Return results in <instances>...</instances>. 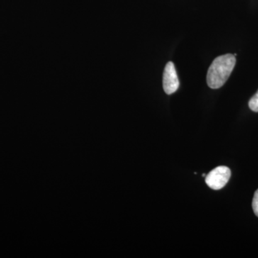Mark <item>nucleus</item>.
<instances>
[{
    "label": "nucleus",
    "instance_id": "1",
    "mask_svg": "<svg viewBox=\"0 0 258 258\" xmlns=\"http://www.w3.org/2000/svg\"><path fill=\"white\" fill-rule=\"evenodd\" d=\"M236 63L235 56L232 54L217 57L208 70L207 83L212 89L221 88L228 80Z\"/></svg>",
    "mask_w": 258,
    "mask_h": 258
},
{
    "label": "nucleus",
    "instance_id": "2",
    "mask_svg": "<svg viewBox=\"0 0 258 258\" xmlns=\"http://www.w3.org/2000/svg\"><path fill=\"white\" fill-rule=\"evenodd\" d=\"M231 171L227 166H218L205 176V182L214 190L221 189L230 179Z\"/></svg>",
    "mask_w": 258,
    "mask_h": 258
},
{
    "label": "nucleus",
    "instance_id": "3",
    "mask_svg": "<svg viewBox=\"0 0 258 258\" xmlns=\"http://www.w3.org/2000/svg\"><path fill=\"white\" fill-rule=\"evenodd\" d=\"M179 86V79L176 74L175 66L172 62L166 64L163 74V88L166 94L175 93Z\"/></svg>",
    "mask_w": 258,
    "mask_h": 258
},
{
    "label": "nucleus",
    "instance_id": "4",
    "mask_svg": "<svg viewBox=\"0 0 258 258\" xmlns=\"http://www.w3.org/2000/svg\"><path fill=\"white\" fill-rule=\"evenodd\" d=\"M249 107L252 111L258 112V91L249 100Z\"/></svg>",
    "mask_w": 258,
    "mask_h": 258
},
{
    "label": "nucleus",
    "instance_id": "5",
    "mask_svg": "<svg viewBox=\"0 0 258 258\" xmlns=\"http://www.w3.org/2000/svg\"><path fill=\"white\" fill-rule=\"evenodd\" d=\"M252 209L254 213L258 217V189L254 193L253 200H252Z\"/></svg>",
    "mask_w": 258,
    "mask_h": 258
},
{
    "label": "nucleus",
    "instance_id": "6",
    "mask_svg": "<svg viewBox=\"0 0 258 258\" xmlns=\"http://www.w3.org/2000/svg\"><path fill=\"white\" fill-rule=\"evenodd\" d=\"M203 177H205V176H206V174H203Z\"/></svg>",
    "mask_w": 258,
    "mask_h": 258
}]
</instances>
